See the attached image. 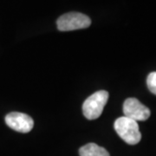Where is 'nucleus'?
<instances>
[{
    "label": "nucleus",
    "instance_id": "1",
    "mask_svg": "<svg viewBox=\"0 0 156 156\" xmlns=\"http://www.w3.org/2000/svg\"><path fill=\"white\" fill-rule=\"evenodd\" d=\"M115 129L118 135L129 145L139 143L141 139L137 122L126 116L120 117L115 122Z\"/></svg>",
    "mask_w": 156,
    "mask_h": 156
},
{
    "label": "nucleus",
    "instance_id": "2",
    "mask_svg": "<svg viewBox=\"0 0 156 156\" xmlns=\"http://www.w3.org/2000/svg\"><path fill=\"white\" fill-rule=\"evenodd\" d=\"M108 100V93L100 90L89 96L83 105V115L88 120H95L101 115L103 108Z\"/></svg>",
    "mask_w": 156,
    "mask_h": 156
},
{
    "label": "nucleus",
    "instance_id": "3",
    "mask_svg": "<svg viewBox=\"0 0 156 156\" xmlns=\"http://www.w3.org/2000/svg\"><path fill=\"white\" fill-rule=\"evenodd\" d=\"M90 24V18L80 12H69L63 14L56 21L57 28L61 31H70L88 28Z\"/></svg>",
    "mask_w": 156,
    "mask_h": 156
},
{
    "label": "nucleus",
    "instance_id": "4",
    "mask_svg": "<svg viewBox=\"0 0 156 156\" xmlns=\"http://www.w3.org/2000/svg\"><path fill=\"white\" fill-rule=\"evenodd\" d=\"M124 116L135 122L146 121L150 117V109L136 98H128L123 103Z\"/></svg>",
    "mask_w": 156,
    "mask_h": 156
},
{
    "label": "nucleus",
    "instance_id": "5",
    "mask_svg": "<svg viewBox=\"0 0 156 156\" xmlns=\"http://www.w3.org/2000/svg\"><path fill=\"white\" fill-rule=\"evenodd\" d=\"M5 122L11 129L19 133H29L34 127L33 119L20 112H11L5 116Z\"/></svg>",
    "mask_w": 156,
    "mask_h": 156
},
{
    "label": "nucleus",
    "instance_id": "6",
    "mask_svg": "<svg viewBox=\"0 0 156 156\" xmlns=\"http://www.w3.org/2000/svg\"><path fill=\"white\" fill-rule=\"evenodd\" d=\"M80 156H109L108 152L95 143H89L79 150Z\"/></svg>",
    "mask_w": 156,
    "mask_h": 156
},
{
    "label": "nucleus",
    "instance_id": "7",
    "mask_svg": "<svg viewBox=\"0 0 156 156\" xmlns=\"http://www.w3.org/2000/svg\"><path fill=\"white\" fill-rule=\"evenodd\" d=\"M147 84L148 89L154 95H156V71L150 73L148 75L147 78Z\"/></svg>",
    "mask_w": 156,
    "mask_h": 156
}]
</instances>
